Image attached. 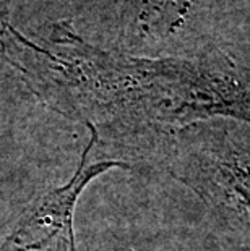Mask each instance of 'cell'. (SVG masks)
<instances>
[{"label":"cell","instance_id":"6da1fadb","mask_svg":"<svg viewBox=\"0 0 250 251\" xmlns=\"http://www.w3.org/2000/svg\"><path fill=\"white\" fill-rule=\"evenodd\" d=\"M175 172L206 198H220L222 207L237 211L250 226V146H194L182 141ZM218 201V202H220Z\"/></svg>","mask_w":250,"mask_h":251},{"label":"cell","instance_id":"7a4b0ae2","mask_svg":"<svg viewBox=\"0 0 250 251\" xmlns=\"http://www.w3.org/2000/svg\"><path fill=\"white\" fill-rule=\"evenodd\" d=\"M91 141L84 149L77 174L65 186L47 193L31 207L17 224L7 240L0 245V251H44L62 237H73L72 219L78 195L89 180L112 167L129 169L125 162L101 161L89 162Z\"/></svg>","mask_w":250,"mask_h":251},{"label":"cell","instance_id":"3957f363","mask_svg":"<svg viewBox=\"0 0 250 251\" xmlns=\"http://www.w3.org/2000/svg\"><path fill=\"white\" fill-rule=\"evenodd\" d=\"M195 0H146V8L141 13V21L148 29L171 31L182 21L184 15Z\"/></svg>","mask_w":250,"mask_h":251}]
</instances>
